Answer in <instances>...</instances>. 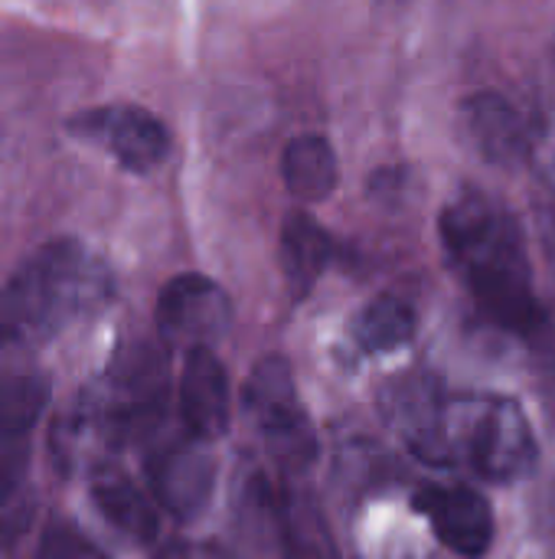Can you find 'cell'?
Listing matches in <instances>:
<instances>
[{
	"mask_svg": "<svg viewBox=\"0 0 555 559\" xmlns=\"http://www.w3.org/2000/svg\"><path fill=\"white\" fill-rule=\"evenodd\" d=\"M383 409L415 459L471 468L494 485L523 478L540 455L533 426L510 396L445 393L425 377H406L393 383Z\"/></svg>",
	"mask_w": 555,
	"mask_h": 559,
	"instance_id": "6da1fadb",
	"label": "cell"
},
{
	"mask_svg": "<svg viewBox=\"0 0 555 559\" xmlns=\"http://www.w3.org/2000/svg\"><path fill=\"white\" fill-rule=\"evenodd\" d=\"M438 236L451 272L497 328L520 337L543 328L527 239L504 203L484 193H461L442 210Z\"/></svg>",
	"mask_w": 555,
	"mask_h": 559,
	"instance_id": "7a4b0ae2",
	"label": "cell"
},
{
	"mask_svg": "<svg viewBox=\"0 0 555 559\" xmlns=\"http://www.w3.org/2000/svg\"><path fill=\"white\" fill-rule=\"evenodd\" d=\"M111 301V272L75 239L39 246L0 288V350H29Z\"/></svg>",
	"mask_w": 555,
	"mask_h": 559,
	"instance_id": "3957f363",
	"label": "cell"
},
{
	"mask_svg": "<svg viewBox=\"0 0 555 559\" xmlns=\"http://www.w3.org/2000/svg\"><path fill=\"white\" fill-rule=\"evenodd\" d=\"M245 413L262 436L272 459L281 462L285 472H304L317 455V436L311 416L301 403L294 370L285 357H265L252 367L245 390Z\"/></svg>",
	"mask_w": 555,
	"mask_h": 559,
	"instance_id": "277c9868",
	"label": "cell"
},
{
	"mask_svg": "<svg viewBox=\"0 0 555 559\" xmlns=\"http://www.w3.org/2000/svg\"><path fill=\"white\" fill-rule=\"evenodd\" d=\"M209 442H200L193 436L180 439H150L144 472H147V488L170 518L177 521H196L216 485V462L206 452Z\"/></svg>",
	"mask_w": 555,
	"mask_h": 559,
	"instance_id": "5b68a950",
	"label": "cell"
},
{
	"mask_svg": "<svg viewBox=\"0 0 555 559\" xmlns=\"http://www.w3.org/2000/svg\"><path fill=\"white\" fill-rule=\"evenodd\" d=\"M65 131L105 147L128 174H150L170 157L167 124L141 105H101L65 121Z\"/></svg>",
	"mask_w": 555,
	"mask_h": 559,
	"instance_id": "8992f818",
	"label": "cell"
},
{
	"mask_svg": "<svg viewBox=\"0 0 555 559\" xmlns=\"http://www.w3.org/2000/svg\"><path fill=\"white\" fill-rule=\"evenodd\" d=\"M229 324L232 301L222 285L206 275H177L157 298V331L167 347H180L186 354L196 347H213L229 334Z\"/></svg>",
	"mask_w": 555,
	"mask_h": 559,
	"instance_id": "52a82bcc",
	"label": "cell"
},
{
	"mask_svg": "<svg viewBox=\"0 0 555 559\" xmlns=\"http://www.w3.org/2000/svg\"><path fill=\"white\" fill-rule=\"evenodd\" d=\"M415 511L429 521L438 544L464 559H481L497 537V521L484 495L464 485H432L415 495Z\"/></svg>",
	"mask_w": 555,
	"mask_h": 559,
	"instance_id": "ba28073f",
	"label": "cell"
},
{
	"mask_svg": "<svg viewBox=\"0 0 555 559\" xmlns=\"http://www.w3.org/2000/svg\"><path fill=\"white\" fill-rule=\"evenodd\" d=\"M177 406L183 432L200 442H216L232 423V390L222 360L213 347H196L186 354L177 386Z\"/></svg>",
	"mask_w": 555,
	"mask_h": 559,
	"instance_id": "9c48e42d",
	"label": "cell"
},
{
	"mask_svg": "<svg viewBox=\"0 0 555 559\" xmlns=\"http://www.w3.org/2000/svg\"><path fill=\"white\" fill-rule=\"evenodd\" d=\"M461 131L468 144L497 167H517L530 154V128L520 108L500 92H478L461 105Z\"/></svg>",
	"mask_w": 555,
	"mask_h": 559,
	"instance_id": "30bf717a",
	"label": "cell"
},
{
	"mask_svg": "<svg viewBox=\"0 0 555 559\" xmlns=\"http://www.w3.org/2000/svg\"><path fill=\"white\" fill-rule=\"evenodd\" d=\"M92 501L98 514L128 540L150 544L157 537V501L124 468L101 462L92 468Z\"/></svg>",
	"mask_w": 555,
	"mask_h": 559,
	"instance_id": "8fae6325",
	"label": "cell"
},
{
	"mask_svg": "<svg viewBox=\"0 0 555 559\" xmlns=\"http://www.w3.org/2000/svg\"><path fill=\"white\" fill-rule=\"evenodd\" d=\"M275 540L281 559H340L334 534L304 488H281L275 504Z\"/></svg>",
	"mask_w": 555,
	"mask_h": 559,
	"instance_id": "7c38bea8",
	"label": "cell"
},
{
	"mask_svg": "<svg viewBox=\"0 0 555 559\" xmlns=\"http://www.w3.org/2000/svg\"><path fill=\"white\" fill-rule=\"evenodd\" d=\"M330 255H334V239L314 216L301 210L285 216L281 239H278V262L294 298H304L317 285V278L330 265Z\"/></svg>",
	"mask_w": 555,
	"mask_h": 559,
	"instance_id": "4fadbf2b",
	"label": "cell"
},
{
	"mask_svg": "<svg viewBox=\"0 0 555 559\" xmlns=\"http://www.w3.org/2000/svg\"><path fill=\"white\" fill-rule=\"evenodd\" d=\"M340 177L337 154L321 134H298L281 151V180L291 197L304 203H321L334 193Z\"/></svg>",
	"mask_w": 555,
	"mask_h": 559,
	"instance_id": "5bb4252c",
	"label": "cell"
},
{
	"mask_svg": "<svg viewBox=\"0 0 555 559\" xmlns=\"http://www.w3.org/2000/svg\"><path fill=\"white\" fill-rule=\"evenodd\" d=\"M49 403V377L26 364H0V436H33Z\"/></svg>",
	"mask_w": 555,
	"mask_h": 559,
	"instance_id": "9a60e30c",
	"label": "cell"
},
{
	"mask_svg": "<svg viewBox=\"0 0 555 559\" xmlns=\"http://www.w3.org/2000/svg\"><path fill=\"white\" fill-rule=\"evenodd\" d=\"M29 514V439L0 436V537L20 534Z\"/></svg>",
	"mask_w": 555,
	"mask_h": 559,
	"instance_id": "2e32d148",
	"label": "cell"
},
{
	"mask_svg": "<svg viewBox=\"0 0 555 559\" xmlns=\"http://www.w3.org/2000/svg\"><path fill=\"white\" fill-rule=\"evenodd\" d=\"M415 337V311L396 295L373 298L353 318V341L363 354H389Z\"/></svg>",
	"mask_w": 555,
	"mask_h": 559,
	"instance_id": "e0dca14e",
	"label": "cell"
},
{
	"mask_svg": "<svg viewBox=\"0 0 555 559\" xmlns=\"http://www.w3.org/2000/svg\"><path fill=\"white\" fill-rule=\"evenodd\" d=\"M39 559H108L98 547H92L79 531L56 524L46 531L43 544H39Z\"/></svg>",
	"mask_w": 555,
	"mask_h": 559,
	"instance_id": "ac0fdd59",
	"label": "cell"
},
{
	"mask_svg": "<svg viewBox=\"0 0 555 559\" xmlns=\"http://www.w3.org/2000/svg\"><path fill=\"white\" fill-rule=\"evenodd\" d=\"M157 559H232L226 550L213 547V544H173L167 547Z\"/></svg>",
	"mask_w": 555,
	"mask_h": 559,
	"instance_id": "d6986e66",
	"label": "cell"
},
{
	"mask_svg": "<svg viewBox=\"0 0 555 559\" xmlns=\"http://www.w3.org/2000/svg\"><path fill=\"white\" fill-rule=\"evenodd\" d=\"M553 183H555V160H553Z\"/></svg>",
	"mask_w": 555,
	"mask_h": 559,
	"instance_id": "ffe728a7",
	"label": "cell"
},
{
	"mask_svg": "<svg viewBox=\"0 0 555 559\" xmlns=\"http://www.w3.org/2000/svg\"><path fill=\"white\" fill-rule=\"evenodd\" d=\"M553 409H555V393H553Z\"/></svg>",
	"mask_w": 555,
	"mask_h": 559,
	"instance_id": "44dd1931",
	"label": "cell"
}]
</instances>
